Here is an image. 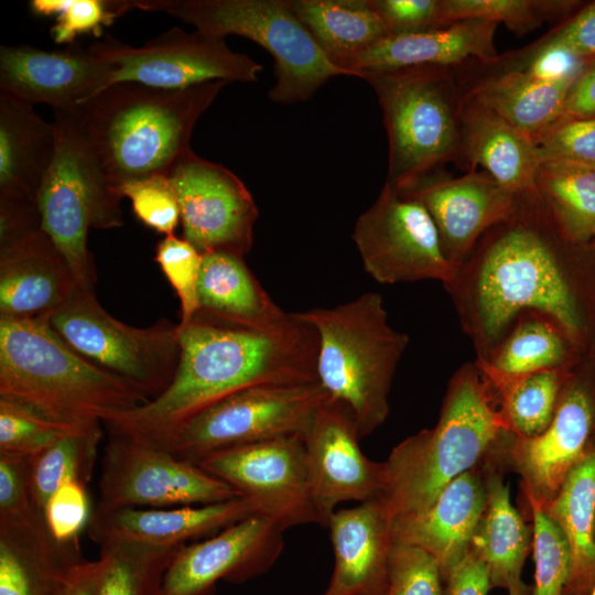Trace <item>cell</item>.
Masks as SVG:
<instances>
[{"instance_id": "obj_13", "label": "cell", "mask_w": 595, "mask_h": 595, "mask_svg": "<svg viewBox=\"0 0 595 595\" xmlns=\"http://www.w3.org/2000/svg\"><path fill=\"white\" fill-rule=\"evenodd\" d=\"M351 238L366 273L381 284L437 280L444 285L456 272L424 206L387 183L357 218Z\"/></svg>"}, {"instance_id": "obj_57", "label": "cell", "mask_w": 595, "mask_h": 595, "mask_svg": "<svg viewBox=\"0 0 595 595\" xmlns=\"http://www.w3.org/2000/svg\"><path fill=\"white\" fill-rule=\"evenodd\" d=\"M530 592L531 585L527 584L508 591L509 595H530Z\"/></svg>"}, {"instance_id": "obj_18", "label": "cell", "mask_w": 595, "mask_h": 595, "mask_svg": "<svg viewBox=\"0 0 595 595\" xmlns=\"http://www.w3.org/2000/svg\"><path fill=\"white\" fill-rule=\"evenodd\" d=\"M283 531L259 515L182 548L167 566L160 595H210L218 581L244 582L268 571Z\"/></svg>"}, {"instance_id": "obj_25", "label": "cell", "mask_w": 595, "mask_h": 595, "mask_svg": "<svg viewBox=\"0 0 595 595\" xmlns=\"http://www.w3.org/2000/svg\"><path fill=\"white\" fill-rule=\"evenodd\" d=\"M497 26L484 19H463L424 31L389 34L356 56L347 69L359 77L365 72L421 65L459 68L470 62L489 64L499 56Z\"/></svg>"}, {"instance_id": "obj_53", "label": "cell", "mask_w": 595, "mask_h": 595, "mask_svg": "<svg viewBox=\"0 0 595 595\" xmlns=\"http://www.w3.org/2000/svg\"><path fill=\"white\" fill-rule=\"evenodd\" d=\"M490 589L488 569L470 548L444 578V595H488Z\"/></svg>"}, {"instance_id": "obj_54", "label": "cell", "mask_w": 595, "mask_h": 595, "mask_svg": "<svg viewBox=\"0 0 595 595\" xmlns=\"http://www.w3.org/2000/svg\"><path fill=\"white\" fill-rule=\"evenodd\" d=\"M562 117H595V60L586 62L570 85Z\"/></svg>"}, {"instance_id": "obj_10", "label": "cell", "mask_w": 595, "mask_h": 595, "mask_svg": "<svg viewBox=\"0 0 595 595\" xmlns=\"http://www.w3.org/2000/svg\"><path fill=\"white\" fill-rule=\"evenodd\" d=\"M327 397L318 382L246 388L193 415L158 448L197 465L219 451L304 435Z\"/></svg>"}, {"instance_id": "obj_41", "label": "cell", "mask_w": 595, "mask_h": 595, "mask_svg": "<svg viewBox=\"0 0 595 595\" xmlns=\"http://www.w3.org/2000/svg\"><path fill=\"white\" fill-rule=\"evenodd\" d=\"M519 494L532 526L534 573L530 595H563L570 573L565 536L542 504L520 483Z\"/></svg>"}, {"instance_id": "obj_8", "label": "cell", "mask_w": 595, "mask_h": 595, "mask_svg": "<svg viewBox=\"0 0 595 595\" xmlns=\"http://www.w3.org/2000/svg\"><path fill=\"white\" fill-rule=\"evenodd\" d=\"M133 9L165 12L204 33L239 35L274 60L275 84L269 98L282 105L309 100L336 76H354L326 57L292 10L289 0H151Z\"/></svg>"}, {"instance_id": "obj_22", "label": "cell", "mask_w": 595, "mask_h": 595, "mask_svg": "<svg viewBox=\"0 0 595 595\" xmlns=\"http://www.w3.org/2000/svg\"><path fill=\"white\" fill-rule=\"evenodd\" d=\"M253 513L250 504L241 497L209 505L172 508H96L87 532L99 548L123 544L178 551Z\"/></svg>"}, {"instance_id": "obj_3", "label": "cell", "mask_w": 595, "mask_h": 595, "mask_svg": "<svg viewBox=\"0 0 595 595\" xmlns=\"http://www.w3.org/2000/svg\"><path fill=\"white\" fill-rule=\"evenodd\" d=\"M227 84L214 80L162 89L120 82L68 110H57L66 120L90 192L93 228L123 225L119 187L132 180L167 175L191 149L198 118Z\"/></svg>"}, {"instance_id": "obj_21", "label": "cell", "mask_w": 595, "mask_h": 595, "mask_svg": "<svg viewBox=\"0 0 595 595\" xmlns=\"http://www.w3.org/2000/svg\"><path fill=\"white\" fill-rule=\"evenodd\" d=\"M56 149L37 193L42 230L64 257L78 290H94L97 274L87 246L91 197L64 116L55 110Z\"/></svg>"}, {"instance_id": "obj_27", "label": "cell", "mask_w": 595, "mask_h": 595, "mask_svg": "<svg viewBox=\"0 0 595 595\" xmlns=\"http://www.w3.org/2000/svg\"><path fill=\"white\" fill-rule=\"evenodd\" d=\"M84 561L78 540L57 541L43 512L0 522V595H57Z\"/></svg>"}, {"instance_id": "obj_24", "label": "cell", "mask_w": 595, "mask_h": 595, "mask_svg": "<svg viewBox=\"0 0 595 595\" xmlns=\"http://www.w3.org/2000/svg\"><path fill=\"white\" fill-rule=\"evenodd\" d=\"M486 462L452 480L424 511L393 520L394 543L421 548L444 578L467 553L486 504Z\"/></svg>"}, {"instance_id": "obj_1", "label": "cell", "mask_w": 595, "mask_h": 595, "mask_svg": "<svg viewBox=\"0 0 595 595\" xmlns=\"http://www.w3.org/2000/svg\"><path fill=\"white\" fill-rule=\"evenodd\" d=\"M443 286L477 360L524 312L549 317L580 358L595 359V241L567 239L536 191L518 195Z\"/></svg>"}, {"instance_id": "obj_30", "label": "cell", "mask_w": 595, "mask_h": 595, "mask_svg": "<svg viewBox=\"0 0 595 595\" xmlns=\"http://www.w3.org/2000/svg\"><path fill=\"white\" fill-rule=\"evenodd\" d=\"M479 68L463 95L494 111L533 141L563 116L566 93L573 80L545 83L497 64L475 62Z\"/></svg>"}, {"instance_id": "obj_32", "label": "cell", "mask_w": 595, "mask_h": 595, "mask_svg": "<svg viewBox=\"0 0 595 595\" xmlns=\"http://www.w3.org/2000/svg\"><path fill=\"white\" fill-rule=\"evenodd\" d=\"M197 299V315L235 326L269 328L289 314L272 301L244 257L230 253L203 255Z\"/></svg>"}, {"instance_id": "obj_33", "label": "cell", "mask_w": 595, "mask_h": 595, "mask_svg": "<svg viewBox=\"0 0 595 595\" xmlns=\"http://www.w3.org/2000/svg\"><path fill=\"white\" fill-rule=\"evenodd\" d=\"M542 506L569 545L570 573L563 595H595V450L588 447L559 494Z\"/></svg>"}, {"instance_id": "obj_59", "label": "cell", "mask_w": 595, "mask_h": 595, "mask_svg": "<svg viewBox=\"0 0 595 595\" xmlns=\"http://www.w3.org/2000/svg\"><path fill=\"white\" fill-rule=\"evenodd\" d=\"M594 532H595V517H594Z\"/></svg>"}, {"instance_id": "obj_42", "label": "cell", "mask_w": 595, "mask_h": 595, "mask_svg": "<svg viewBox=\"0 0 595 595\" xmlns=\"http://www.w3.org/2000/svg\"><path fill=\"white\" fill-rule=\"evenodd\" d=\"M79 425L54 420L33 407L0 396V454L33 458Z\"/></svg>"}, {"instance_id": "obj_9", "label": "cell", "mask_w": 595, "mask_h": 595, "mask_svg": "<svg viewBox=\"0 0 595 595\" xmlns=\"http://www.w3.org/2000/svg\"><path fill=\"white\" fill-rule=\"evenodd\" d=\"M44 318L75 351L149 400L161 394L174 377L178 323L162 317L148 327L128 325L99 304L94 290L78 289Z\"/></svg>"}, {"instance_id": "obj_35", "label": "cell", "mask_w": 595, "mask_h": 595, "mask_svg": "<svg viewBox=\"0 0 595 595\" xmlns=\"http://www.w3.org/2000/svg\"><path fill=\"white\" fill-rule=\"evenodd\" d=\"M491 388L509 432L531 437L550 424L561 388L571 368L511 375L484 360H474Z\"/></svg>"}, {"instance_id": "obj_7", "label": "cell", "mask_w": 595, "mask_h": 595, "mask_svg": "<svg viewBox=\"0 0 595 595\" xmlns=\"http://www.w3.org/2000/svg\"><path fill=\"white\" fill-rule=\"evenodd\" d=\"M388 134L386 182L404 191L455 163L464 170L461 149L463 91L452 67L421 65L365 72Z\"/></svg>"}, {"instance_id": "obj_20", "label": "cell", "mask_w": 595, "mask_h": 595, "mask_svg": "<svg viewBox=\"0 0 595 595\" xmlns=\"http://www.w3.org/2000/svg\"><path fill=\"white\" fill-rule=\"evenodd\" d=\"M112 69L79 42L64 50L0 47V93L30 105L68 110L111 85Z\"/></svg>"}, {"instance_id": "obj_28", "label": "cell", "mask_w": 595, "mask_h": 595, "mask_svg": "<svg viewBox=\"0 0 595 595\" xmlns=\"http://www.w3.org/2000/svg\"><path fill=\"white\" fill-rule=\"evenodd\" d=\"M461 149L464 170L480 165L500 185L517 195L536 191L540 161L533 140L464 95Z\"/></svg>"}, {"instance_id": "obj_23", "label": "cell", "mask_w": 595, "mask_h": 595, "mask_svg": "<svg viewBox=\"0 0 595 595\" xmlns=\"http://www.w3.org/2000/svg\"><path fill=\"white\" fill-rule=\"evenodd\" d=\"M392 523L381 498L337 509L327 526L335 564L321 595H385L394 545Z\"/></svg>"}, {"instance_id": "obj_36", "label": "cell", "mask_w": 595, "mask_h": 595, "mask_svg": "<svg viewBox=\"0 0 595 595\" xmlns=\"http://www.w3.org/2000/svg\"><path fill=\"white\" fill-rule=\"evenodd\" d=\"M581 359L555 323L537 312H524L484 361L501 372L520 375L571 368Z\"/></svg>"}, {"instance_id": "obj_11", "label": "cell", "mask_w": 595, "mask_h": 595, "mask_svg": "<svg viewBox=\"0 0 595 595\" xmlns=\"http://www.w3.org/2000/svg\"><path fill=\"white\" fill-rule=\"evenodd\" d=\"M88 48L111 66V84L183 89L214 80L256 82L262 71L247 54L231 51L225 37L199 30L172 28L137 47L108 35Z\"/></svg>"}, {"instance_id": "obj_26", "label": "cell", "mask_w": 595, "mask_h": 595, "mask_svg": "<svg viewBox=\"0 0 595 595\" xmlns=\"http://www.w3.org/2000/svg\"><path fill=\"white\" fill-rule=\"evenodd\" d=\"M76 290L68 264L42 229L0 246V316L47 317Z\"/></svg>"}, {"instance_id": "obj_16", "label": "cell", "mask_w": 595, "mask_h": 595, "mask_svg": "<svg viewBox=\"0 0 595 595\" xmlns=\"http://www.w3.org/2000/svg\"><path fill=\"white\" fill-rule=\"evenodd\" d=\"M167 175L178 199L183 238L202 255L223 252L245 258L252 247L258 208L244 182L192 149Z\"/></svg>"}, {"instance_id": "obj_49", "label": "cell", "mask_w": 595, "mask_h": 595, "mask_svg": "<svg viewBox=\"0 0 595 595\" xmlns=\"http://www.w3.org/2000/svg\"><path fill=\"white\" fill-rule=\"evenodd\" d=\"M30 457L0 454V521L25 519L42 512L30 488Z\"/></svg>"}, {"instance_id": "obj_46", "label": "cell", "mask_w": 595, "mask_h": 595, "mask_svg": "<svg viewBox=\"0 0 595 595\" xmlns=\"http://www.w3.org/2000/svg\"><path fill=\"white\" fill-rule=\"evenodd\" d=\"M385 595H444L436 561L421 548L394 543Z\"/></svg>"}, {"instance_id": "obj_45", "label": "cell", "mask_w": 595, "mask_h": 595, "mask_svg": "<svg viewBox=\"0 0 595 595\" xmlns=\"http://www.w3.org/2000/svg\"><path fill=\"white\" fill-rule=\"evenodd\" d=\"M533 142L540 163L595 170V117H562Z\"/></svg>"}, {"instance_id": "obj_37", "label": "cell", "mask_w": 595, "mask_h": 595, "mask_svg": "<svg viewBox=\"0 0 595 595\" xmlns=\"http://www.w3.org/2000/svg\"><path fill=\"white\" fill-rule=\"evenodd\" d=\"M536 192L567 239L577 244L595 241V170L540 163Z\"/></svg>"}, {"instance_id": "obj_40", "label": "cell", "mask_w": 595, "mask_h": 595, "mask_svg": "<svg viewBox=\"0 0 595 595\" xmlns=\"http://www.w3.org/2000/svg\"><path fill=\"white\" fill-rule=\"evenodd\" d=\"M585 2L576 0H443V20L484 19L522 36L544 22H563Z\"/></svg>"}, {"instance_id": "obj_15", "label": "cell", "mask_w": 595, "mask_h": 595, "mask_svg": "<svg viewBox=\"0 0 595 595\" xmlns=\"http://www.w3.org/2000/svg\"><path fill=\"white\" fill-rule=\"evenodd\" d=\"M229 485L259 515L282 531L317 523L309 482L304 437H275L216 452L198 464Z\"/></svg>"}, {"instance_id": "obj_5", "label": "cell", "mask_w": 595, "mask_h": 595, "mask_svg": "<svg viewBox=\"0 0 595 595\" xmlns=\"http://www.w3.org/2000/svg\"><path fill=\"white\" fill-rule=\"evenodd\" d=\"M0 396L71 424L104 422L150 401L75 351L44 317L0 316Z\"/></svg>"}, {"instance_id": "obj_4", "label": "cell", "mask_w": 595, "mask_h": 595, "mask_svg": "<svg viewBox=\"0 0 595 595\" xmlns=\"http://www.w3.org/2000/svg\"><path fill=\"white\" fill-rule=\"evenodd\" d=\"M509 432L475 361L451 376L436 424L397 444L385 461L381 500L393 520L424 511Z\"/></svg>"}, {"instance_id": "obj_31", "label": "cell", "mask_w": 595, "mask_h": 595, "mask_svg": "<svg viewBox=\"0 0 595 595\" xmlns=\"http://www.w3.org/2000/svg\"><path fill=\"white\" fill-rule=\"evenodd\" d=\"M55 149L54 123L33 105L0 93V195L36 201Z\"/></svg>"}, {"instance_id": "obj_43", "label": "cell", "mask_w": 595, "mask_h": 595, "mask_svg": "<svg viewBox=\"0 0 595 595\" xmlns=\"http://www.w3.org/2000/svg\"><path fill=\"white\" fill-rule=\"evenodd\" d=\"M154 261L178 298V325L185 326L198 310L197 289L203 255L183 237L170 235L158 242Z\"/></svg>"}, {"instance_id": "obj_50", "label": "cell", "mask_w": 595, "mask_h": 595, "mask_svg": "<svg viewBox=\"0 0 595 595\" xmlns=\"http://www.w3.org/2000/svg\"><path fill=\"white\" fill-rule=\"evenodd\" d=\"M389 34L411 33L446 24L443 0H374Z\"/></svg>"}, {"instance_id": "obj_6", "label": "cell", "mask_w": 595, "mask_h": 595, "mask_svg": "<svg viewBox=\"0 0 595 595\" xmlns=\"http://www.w3.org/2000/svg\"><path fill=\"white\" fill-rule=\"evenodd\" d=\"M296 314L317 333L318 383L350 408L360 439L368 436L388 418L392 380L409 336L390 325L377 292Z\"/></svg>"}, {"instance_id": "obj_58", "label": "cell", "mask_w": 595, "mask_h": 595, "mask_svg": "<svg viewBox=\"0 0 595 595\" xmlns=\"http://www.w3.org/2000/svg\"><path fill=\"white\" fill-rule=\"evenodd\" d=\"M589 447L593 448V450H595V432H594V434H593V437H592Z\"/></svg>"}, {"instance_id": "obj_38", "label": "cell", "mask_w": 595, "mask_h": 595, "mask_svg": "<svg viewBox=\"0 0 595 595\" xmlns=\"http://www.w3.org/2000/svg\"><path fill=\"white\" fill-rule=\"evenodd\" d=\"M101 423L94 421L77 426L32 458L31 495L43 513L58 487L69 482L85 486L89 483L102 437Z\"/></svg>"}, {"instance_id": "obj_2", "label": "cell", "mask_w": 595, "mask_h": 595, "mask_svg": "<svg viewBox=\"0 0 595 595\" xmlns=\"http://www.w3.org/2000/svg\"><path fill=\"white\" fill-rule=\"evenodd\" d=\"M317 351L315 328L296 313L269 328L235 326L196 314L180 326V357L169 387L102 423L109 434L161 447L193 415L237 391L318 382Z\"/></svg>"}, {"instance_id": "obj_39", "label": "cell", "mask_w": 595, "mask_h": 595, "mask_svg": "<svg viewBox=\"0 0 595 595\" xmlns=\"http://www.w3.org/2000/svg\"><path fill=\"white\" fill-rule=\"evenodd\" d=\"M99 549L96 595H160L163 575L180 551L123 544Z\"/></svg>"}, {"instance_id": "obj_56", "label": "cell", "mask_w": 595, "mask_h": 595, "mask_svg": "<svg viewBox=\"0 0 595 595\" xmlns=\"http://www.w3.org/2000/svg\"><path fill=\"white\" fill-rule=\"evenodd\" d=\"M69 0H32L30 10L33 14L40 17L60 15L67 7Z\"/></svg>"}, {"instance_id": "obj_51", "label": "cell", "mask_w": 595, "mask_h": 595, "mask_svg": "<svg viewBox=\"0 0 595 595\" xmlns=\"http://www.w3.org/2000/svg\"><path fill=\"white\" fill-rule=\"evenodd\" d=\"M541 39L581 62L595 60V1L584 3Z\"/></svg>"}, {"instance_id": "obj_44", "label": "cell", "mask_w": 595, "mask_h": 595, "mask_svg": "<svg viewBox=\"0 0 595 595\" xmlns=\"http://www.w3.org/2000/svg\"><path fill=\"white\" fill-rule=\"evenodd\" d=\"M120 198L131 201L136 217L147 227L164 236L174 235L180 223V205L169 175H150L122 184Z\"/></svg>"}, {"instance_id": "obj_29", "label": "cell", "mask_w": 595, "mask_h": 595, "mask_svg": "<svg viewBox=\"0 0 595 595\" xmlns=\"http://www.w3.org/2000/svg\"><path fill=\"white\" fill-rule=\"evenodd\" d=\"M496 445L485 455L486 504L469 548L486 564L491 588L509 591L526 584L521 574L532 548V526L510 501Z\"/></svg>"}, {"instance_id": "obj_17", "label": "cell", "mask_w": 595, "mask_h": 595, "mask_svg": "<svg viewBox=\"0 0 595 595\" xmlns=\"http://www.w3.org/2000/svg\"><path fill=\"white\" fill-rule=\"evenodd\" d=\"M303 437L312 499L323 528L339 504L382 496L385 463L369 459L360 450L355 415L346 403L328 396Z\"/></svg>"}, {"instance_id": "obj_19", "label": "cell", "mask_w": 595, "mask_h": 595, "mask_svg": "<svg viewBox=\"0 0 595 595\" xmlns=\"http://www.w3.org/2000/svg\"><path fill=\"white\" fill-rule=\"evenodd\" d=\"M398 192L416 199L428 210L444 256L456 270L479 238L509 215L518 198L489 173L476 169L457 177L442 170Z\"/></svg>"}, {"instance_id": "obj_12", "label": "cell", "mask_w": 595, "mask_h": 595, "mask_svg": "<svg viewBox=\"0 0 595 595\" xmlns=\"http://www.w3.org/2000/svg\"><path fill=\"white\" fill-rule=\"evenodd\" d=\"M198 465L132 437L109 434L101 461L96 508H172L238 498Z\"/></svg>"}, {"instance_id": "obj_47", "label": "cell", "mask_w": 595, "mask_h": 595, "mask_svg": "<svg viewBox=\"0 0 595 595\" xmlns=\"http://www.w3.org/2000/svg\"><path fill=\"white\" fill-rule=\"evenodd\" d=\"M131 10L130 1L69 0L56 17L51 35L56 44H72L77 35L91 33L100 36L102 29L122 13Z\"/></svg>"}, {"instance_id": "obj_48", "label": "cell", "mask_w": 595, "mask_h": 595, "mask_svg": "<svg viewBox=\"0 0 595 595\" xmlns=\"http://www.w3.org/2000/svg\"><path fill=\"white\" fill-rule=\"evenodd\" d=\"M86 486L69 482L50 497L44 507V519L51 534L61 542L78 540L90 520Z\"/></svg>"}, {"instance_id": "obj_52", "label": "cell", "mask_w": 595, "mask_h": 595, "mask_svg": "<svg viewBox=\"0 0 595 595\" xmlns=\"http://www.w3.org/2000/svg\"><path fill=\"white\" fill-rule=\"evenodd\" d=\"M36 201L0 195V246L41 230Z\"/></svg>"}, {"instance_id": "obj_34", "label": "cell", "mask_w": 595, "mask_h": 595, "mask_svg": "<svg viewBox=\"0 0 595 595\" xmlns=\"http://www.w3.org/2000/svg\"><path fill=\"white\" fill-rule=\"evenodd\" d=\"M289 2L329 62L346 71L356 56L389 35L374 0Z\"/></svg>"}, {"instance_id": "obj_55", "label": "cell", "mask_w": 595, "mask_h": 595, "mask_svg": "<svg viewBox=\"0 0 595 595\" xmlns=\"http://www.w3.org/2000/svg\"><path fill=\"white\" fill-rule=\"evenodd\" d=\"M98 572V560H85L72 570L57 595H96Z\"/></svg>"}, {"instance_id": "obj_14", "label": "cell", "mask_w": 595, "mask_h": 595, "mask_svg": "<svg viewBox=\"0 0 595 595\" xmlns=\"http://www.w3.org/2000/svg\"><path fill=\"white\" fill-rule=\"evenodd\" d=\"M595 432V359L575 364L561 388L552 420L539 435L507 432L497 446L506 469L542 504L560 491Z\"/></svg>"}]
</instances>
